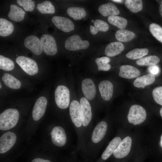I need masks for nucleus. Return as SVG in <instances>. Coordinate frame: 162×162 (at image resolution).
Listing matches in <instances>:
<instances>
[{
	"label": "nucleus",
	"mask_w": 162,
	"mask_h": 162,
	"mask_svg": "<svg viewBox=\"0 0 162 162\" xmlns=\"http://www.w3.org/2000/svg\"><path fill=\"white\" fill-rule=\"evenodd\" d=\"M19 117V112L16 109L5 110L0 115V129L6 130L13 128L17 124Z\"/></svg>",
	"instance_id": "f257e3e1"
},
{
	"label": "nucleus",
	"mask_w": 162,
	"mask_h": 162,
	"mask_svg": "<svg viewBox=\"0 0 162 162\" xmlns=\"http://www.w3.org/2000/svg\"><path fill=\"white\" fill-rule=\"evenodd\" d=\"M146 117V113L145 109L137 104L133 105L130 107L127 117L129 122L134 125L143 122Z\"/></svg>",
	"instance_id": "f03ea898"
},
{
	"label": "nucleus",
	"mask_w": 162,
	"mask_h": 162,
	"mask_svg": "<svg viewBox=\"0 0 162 162\" xmlns=\"http://www.w3.org/2000/svg\"><path fill=\"white\" fill-rule=\"evenodd\" d=\"M55 100L57 106L59 108L64 109L69 106L70 94L69 90L63 85L58 86L55 92Z\"/></svg>",
	"instance_id": "7ed1b4c3"
},
{
	"label": "nucleus",
	"mask_w": 162,
	"mask_h": 162,
	"mask_svg": "<svg viewBox=\"0 0 162 162\" xmlns=\"http://www.w3.org/2000/svg\"><path fill=\"white\" fill-rule=\"evenodd\" d=\"M89 44L88 41L82 40L79 35L76 34L70 37L66 40L64 46L68 50L76 51L86 49Z\"/></svg>",
	"instance_id": "20e7f679"
},
{
	"label": "nucleus",
	"mask_w": 162,
	"mask_h": 162,
	"mask_svg": "<svg viewBox=\"0 0 162 162\" xmlns=\"http://www.w3.org/2000/svg\"><path fill=\"white\" fill-rule=\"evenodd\" d=\"M16 62L21 68L28 74L33 75L38 71V68L36 62L28 57L20 56L16 59Z\"/></svg>",
	"instance_id": "39448f33"
},
{
	"label": "nucleus",
	"mask_w": 162,
	"mask_h": 162,
	"mask_svg": "<svg viewBox=\"0 0 162 162\" xmlns=\"http://www.w3.org/2000/svg\"><path fill=\"white\" fill-rule=\"evenodd\" d=\"M40 40L42 44L43 50L48 55L53 56L57 51L56 41L53 37L48 34L43 35Z\"/></svg>",
	"instance_id": "423d86ee"
},
{
	"label": "nucleus",
	"mask_w": 162,
	"mask_h": 162,
	"mask_svg": "<svg viewBox=\"0 0 162 162\" xmlns=\"http://www.w3.org/2000/svg\"><path fill=\"white\" fill-rule=\"evenodd\" d=\"M16 139L15 134L8 131L3 134L0 138V153L8 151L15 143Z\"/></svg>",
	"instance_id": "0eeeda50"
},
{
	"label": "nucleus",
	"mask_w": 162,
	"mask_h": 162,
	"mask_svg": "<svg viewBox=\"0 0 162 162\" xmlns=\"http://www.w3.org/2000/svg\"><path fill=\"white\" fill-rule=\"evenodd\" d=\"M52 21L57 28L64 32H68L74 29V23L68 18L55 16L52 17Z\"/></svg>",
	"instance_id": "6e6552de"
},
{
	"label": "nucleus",
	"mask_w": 162,
	"mask_h": 162,
	"mask_svg": "<svg viewBox=\"0 0 162 162\" xmlns=\"http://www.w3.org/2000/svg\"><path fill=\"white\" fill-rule=\"evenodd\" d=\"M24 44L26 48L31 50L36 55H39L43 52L41 41L35 36L30 35L26 37L24 40Z\"/></svg>",
	"instance_id": "1a4fd4ad"
},
{
	"label": "nucleus",
	"mask_w": 162,
	"mask_h": 162,
	"mask_svg": "<svg viewBox=\"0 0 162 162\" xmlns=\"http://www.w3.org/2000/svg\"><path fill=\"white\" fill-rule=\"evenodd\" d=\"M69 113L71 120L75 125L77 128L82 124V117L80 104L76 100L71 102L69 108Z\"/></svg>",
	"instance_id": "9d476101"
},
{
	"label": "nucleus",
	"mask_w": 162,
	"mask_h": 162,
	"mask_svg": "<svg viewBox=\"0 0 162 162\" xmlns=\"http://www.w3.org/2000/svg\"><path fill=\"white\" fill-rule=\"evenodd\" d=\"M80 102L82 124L86 127L88 125L92 118L91 108L89 103L85 98H81Z\"/></svg>",
	"instance_id": "9b49d317"
},
{
	"label": "nucleus",
	"mask_w": 162,
	"mask_h": 162,
	"mask_svg": "<svg viewBox=\"0 0 162 162\" xmlns=\"http://www.w3.org/2000/svg\"><path fill=\"white\" fill-rule=\"evenodd\" d=\"M132 145L131 138L128 136L122 141L113 153L114 156L117 158H123L127 156L130 150Z\"/></svg>",
	"instance_id": "f8f14e48"
},
{
	"label": "nucleus",
	"mask_w": 162,
	"mask_h": 162,
	"mask_svg": "<svg viewBox=\"0 0 162 162\" xmlns=\"http://www.w3.org/2000/svg\"><path fill=\"white\" fill-rule=\"evenodd\" d=\"M52 142L56 146H62L66 141L67 137L64 129L59 126H55L52 129L50 133Z\"/></svg>",
	"instance_id": "ddd939ff"
},
{
	"label": "nucleus",
	"mask_w": 162,
	"mask_h": 162,
	"mask_svg": "<svg viewBox=\"0 0 162 162\" xmlns=\"http://www.w3.org/2000/svg\"><path fill=\"white\" fill-rule=\"evenodd\" d=\"M47 104L46 98L41 96L37 100L34 106L32 113L33 119L35 121L39 120L44 114Z\"/></svg>",
	"instance_id": "4468645a"
},
{
	"label": "nucleus",
	"mask_w": 162,
	"mask_h": 162,
	"mask_svg": "<svg viewBox=\"0 0 162 162\" xmlns=\"http://www.w3.org/2000/svg\"><path fill=\"white\" fill-rule=\"evenodd\" d=\"M82 89L86 98L92 100L95 97L96 88L93 81L90 79L87 78L83 80L82 83Z\"/></svg>",
	"instance_id": "2eb2a0df"
},
{
	"label": "nucleus",
	"mask_w": 162,
	"mask_h": 162,
	"mask_svg": "<svg viewBox=\"0 0 162 162\" xmlns=\"http://www.w3.org/2000/svg\"><path fill=\"white\" fill-rule=\"evenodd\" d=\"M119 76L122 78L130 79L138 77L141 74L140 71L132 66L124 65L120 66Z\"/></svg>",
	"instance_id": "dca6fc26"
},
{
	"label": "nucleus",
	"mask_w": 162,
	"mask_h": 162,
	"mask_svg": "<svg viewBox=\"0 0 162 162\" xmlns=\"http://www.w3.org/2000/svg\"><path fill=\"white\" fill-rule=\"evenodd\" d=\"M99 89L102 98L106 101L110 100L112 98L113 92V86L109 81H101L99 85Z\"/></svg>",
	"instance_id": "f3484780"
},
{
	"label": "nucleus",
	"mask_w": 162,
	"mask_h": 162,
	"mask_svg": "<svg viewBox=\"0 0 162 162\" xmlns=\"http://www.w3.org/2000/svg\"><path fill=\"white\" fill-rule=\"evenodd\" d=\"M107 128V124L104 121H102L97 125L92 135V139L93 142L98 143L103 139L106 133Z\"/></svg>",
	"instance_id": "a211bd4d"
},
{
	"label": "nucleus",
	"mask_w": 162,
	"mask_h": 162,
	"mask_svg": "<svg viewBox=\"0 0 162 162\" xmlns=\"http://www.w3.org/2000/svg\"><path fill=\"white\" fill-rule=\"evenodd\" d=\"M124 49V46L121 42H114L110 43L106 46L104 52L107 56L112 57L121 53Z\"/></svg>",
	"instance_id": "6ab92c4d"
},
{
	"label": "nucleus",
	"mask_w": 162,
	"mask_h": 162,
	"mask_svg": "<svg viewBox=\"0 0 162 162\" xmlns=\"http://www.w3.org/2000/svg\"><path fill=\"white\" fill-rule=\"evenodd\" d=\"M100 13L104 16L112 15H117L120 13V11L117 7L111 2L103 4L98 8Z\"/></svg>",
	"instance_id": "aec40b11"
},
{
	"label": "nucleus",
	"mask_w": 162,
	"mask_h": 162,
	"mask_svg": "<svg viewBox=\"0 0 162 162\" xmlns=\"http://www.w3.org/2000/svg\"><path fill=\"white\" fill-rule=\"evenodd\" d=\"M26 14L21 8L14 4H11L8 16L11 20L16 22H20L23 20Z\"/></svg>",
	"instance_id": "412c9836"
},
{
	"label": "nucleus",
	"mask_w": 162,
	"mask_h": 162,
	"mask_svg": "<svg viewBox=\"0 0 162 162\" xmlns=\"http://www.w3.org/2000/svg\"><path fill=\"white\" fill-rule=\"evenodd\" d=\"M155 77L154 75L149 74L137 77L134 82V85L136 87L143 88L153 83Z\"/></svg>",
	"instance_id": "4be33fe9"
},
{
	"label": "nucleus",
	"mask_w": 162,
	"mask_h": 162,
	"mask_svg": "<svg viewBox=\"0 0 162 162\" xmlns=\"http://www.w3.org/2000/svg\"><path fill=\"white\" fill-rule=\"evenodd\" d=\"M121 141V139L119 137L114 138L109 143L105 151L101 155L102 158L104 160L108 159L111 154L113 153Z\"/></svg>",
	"instance_id": "5701e85b"
},
{
	"label": "nucleus",
	"mask_w": 162,
	"mask_h": 162,
	"mask_svg": "<svg viewBox=\"0 0 162 162\" xmlns=\"http://www.w3.org/2000/svg\"><path fill=\"white\" fill-rule=\"evenodd\" d=\"M135 34L133 32L125 29H120L115 33L116 39L119 42H128L135 37Z\"/></svg>",
	"instance_id": "b1692460"
},
{
	"label": "nucleus",
	"mask_w": 162,
	"mask_h": 162,
	"mask_svg": "<svg viewBox=\"0 0 162 162\" xmlns=\"http://www.w3.org/2000/svg\"><path fill=\"white\" fill-rule=\"evenodd\" d=\"M14 30V25L11 22L4 19L0 18V36H8L13 32Z\"/></svg>",
	"instance_id": "393cba45"
},
{
	"label": "nucleus",
	"mask_w": 162,
	"mask_h": 162,
	"mask_svg": "<svg viewBox=\"0 0 162 162\" xmlns=\"http://www.w3.org/2000/svg\"><path fill=\"white\" fill-rule=\"evenodd\" d=\"M94 26H90V29L91 33L93 35H95L99 32H106L109 28L108 24L104 21L97 19L94 20Z\"/></svg>",
	"instance_id": "a878e982"
},
{
	"label": "nucleus",
	"mask_w": 162,
	"mask_h": 162,
	"mask_svg": "<svg viewBox=\"0 0 162 162\" xmlns=\"http://www.w3.org/2000/svg\"><path fill=\"white\" fill-rule=\"evenodd\" d=\"M2 79L6 86L14 89H18L21 87V82L11 75L5 73Z\"/></svg>",
	"instance_id": "bb28decb"
},
{
	"label": "nucleus",
	"mask_w": 162,
	"mask_h": 162,
	"mask_svg": "<svg viewBox=\"0 0 162 162\" xmlns=\"http://www.w3.org/2000/svg\"><path fill=\"white\" fill-rule=\"evenodd\" d=\"M68 14L74 20H80L85 17L86 12L84 8L79 7H71L67 10Z\"/></svg>",
	"instance_id": "cd10ccee"
},
{
	"label": "nucleus",
	"mask_w": 162,
	"mask_h": 162,
	"mask_svg": "<svg viewBox=\"0 0 162 162\" xmlns=\"http://www.w3.org/2000/svg\"><path fill=\"white\" fill-rule=\"evenodd\" d=\"M148 51V49L146 48H136L129 51L126 56L127 58L131 59H139L147 55Z\"/></svg>",
	"instance_id": "c85d7f7f"
},
{
	"label": "nucleus",
	"mask_w": 162,
	"mask_h": 162,
	"mask_svg": "<svg viewBox=\"0 0 162 162\" xmlns=\"http://www.w3.org/2000/svg\"><path fill=\"white\" fill-rule=\"evenodd\" d=\"M107 20L109 23L120 29H123L127 26V20L124 18L116 15L109 16Z\"/></svg>",
	"instance_id": "c756f323"
},
{
	"label": "nucleus",
	"mask_w": 162,
	"mask_h": 162,
	"mask_svg": "<svg viewBox=\"0 0 162 162\" xmlns=\"http://www.w3.org/2000/svg\"><path fill=\"white\" fill-rule=\"evenodd\" d=\"M160 59L156 56H150L138 59L136 63L140 66H152L156 65L160 62Z\"/></svg>",
	"instance_id": "7c9ffc66"
},
{
	"label": "nucleus",
	"mask_w": 162,
	"mask_h": 162,
	"mask_svg": "<svg viewBox=\"0 0 162 162\" xmlns=\"http://www.w3.org/2000/svg\"><path fill=\"white\" fill-rule=\"evenodd\" d=\"M124 4L126 7L133 13H137L142 9L143 3L141 0H126Z\"/></svg>",
	"instance_id": "2f4dec72"
},
{
	"label": "nucleus",
	"mask_w": 162,
	"mask_h": 162,
	"mask_svg": "<svg viewBox=\"0 0 162 162\" xmlns=\"http://www.w3.org/2000/svg\"><path fill=\"white\" fill-rule=\"evenodd\" d=\"M37 8L38 11L43 14H54L55 8L51 2L45 1L38 4Z\"/></svg>",
	"instance_id": "473e14b6"
},
{
	"label": "nucleus",
	"mask_w": 162,
	"mask_h": 162,
	"mask_svg": "<svg viewBox=\"0 0 162 162\" xmlns=\"http://www.w3.org/2000/svg\"><path fill=\"white\" fill-rule=\"evenodd\" d=\"M110 61V58L108 57H102L96 59L95 62L98 66V69L99 70L107 71L111 68L109 64Z\"/></svg>",
	"instance_id": "72a5a7b5"
},
{
	"label": "nucleus",
	"mask_w": 162,
	"mask_h": 162,
	"mask_svg": "<svg viewBox=\"0 0 162 162\" xmlns=\"http://www.w3.org/2000/svg\"><path fill=\"white\" fill-rule=\"evenodd\" d=\"M149 29L152 35L162 43V27L157 24L153 23L149 25Z\"/></svg>",
	"instance_id": "f704fd0d"
},
{
	"label": "nucleus",
	"mask_w": 162,
	"mask_h": 162,
	"mask_svg": "<svg viewBox=\"0 0 162 162\" xmlns=\"http://www.w3.org/2000/svg\"><path fill=\"white\" fill-rule=\"evenodd\" d=\"M14 67L13 62L10 59L0 55V68L5 71H11Z\"/></svg>",
	"instance_id": "c9c22d12"
},
{
	"label": "nucleus",
	"mask_w": 162,
	"mask_h": 162,
	"mask_svg": "<svg viewBox=\"0 0 162 162\" xmlns=\"http://www.w3.org/2000/svg\"><path fill=\"white\" fill-rule=\"evenodd\" d=\"M152 94L155 102L162 106V86L154 88L152 91Z\"/></svg>",
	"instance_id": "e433bc0d"
},
{
	"label": "nucleus",
	"mask_w": 162,
	"mask_h": 162,
	"mask_svg": "<svg viewBox=\"0 0 162 162\" xmlns=\"http://www.w3.org/2000/svg\"><path fill=\"white\" fill-rule=\"evenodd\" d=\"M17 4L20 6L23 7L26 11H31L34 9V4L31 0H17Z\"/></svg>",
	"instance_id": "4c0bfd02"
},
{
	"label": "nucleus",
	"mask_w": 162,
	"mask_h": 162,
	"mask_svg": "<svg viewBox=\"0 0 162 162\" xmlns=\"http://www.w3.org/2000/svg\"><path fill=\"white\" fill-rule=\"evenodd\" d=\"M148 70L150 74L155 75L159 74L160 69L158 66L154 65L150 66L148 68Z\"/></svg>",
	"instance_id": "58836bf2"
},
{
	"label": "nucleus",
	"mask_w": 162,
	"mask_h": 162,
	"mask_svg": "<svg viewBox=\"0 0 162 162\" xmlns=\"http://www.w3.org/2000/svg\"><path fill=\"white\" fill-rule=\"evenodd\" d=\"M31 162H51V161L48 160L43 159L40 158H37L32 160Z\"/></svg>",
	"instance_id": "ea45409f"
},
{
	"label": "nucleus",
	"mask_w": 162,
	"mask_h": 162,
	"mask_svg": "<svg viewBox=\"0 0 162 162\" xmlns=\"http://www.w3.org/2000/svg\"><path fill=\"white\" fill-rule=\"evenodd\" d=\"M159 10L160 14L162 17V3H161L160 5Z\"/></svg>",
	"instance_id": "a19ab883"
},
{
	"label": "nucleus",
	"mask_w": 162,
	"mask_h": 162,
	"mask_svg": "<svg viewBox=\"0 0 162 162\" xmlns=\"http://www.w3.org/2000/svg\"><path fill=\"white\" fill-rule=\"evenodd\" d=\"M160 146L162 147V134L160 136Z\"/></svg>",
	"instance_id": "79ce46f5"
},
{
	"label": "nucleus",
	"mask_w": 162,
	"mask_h": 162,
	"mask_svg": "<svg viewBox=\"0 0 162 162\" xmlns=\"http://www.w3.org/2000/svg\"><path fill=\"white\" fill-rule=\"evenodd\" d=\"M112 1L114 2L119 3L121 2L122 1L120 0H113Z\"/></svg>",
	"instance_id": "37998d69"
},
{
	"label": "nucleus",
	"mask_w": 162,
	"mask_h": 162,
	"mask_svg": "<svg viewBox=\"0 0 162 162\" xmlns=\"http://www.w3.org/2000/svg\"><path fill=\"white\" fill-rule=\"evenodd\" d=\"M160 115L162 117V107L160 109Z\"/></svg>",
	"instance_id": "c03bdc74"
},
{
	"label": "nucleus",
	"mask_w": 162,
	"mask_h": 162,
	"mask_svg": "<svg viewBox=\"0 0 162 162\" xmlns=\"http://www.w3.org/2000/svg\"><path fill=\"white\" fill-rule=\"evenodd\" d=\"M0 88H2V84L1 83H0Z\"/></svg>",
	"instance_id": "a18cd8bd"
},
{
	"label": "nucleus",
	"mask_w": 162,
	"mask_h": 162,
	"mask_svg": "<svg viewBox=\"0 0 162 162\" xmlns=\"http://www.w3.org/2000/svg\"><path fill=\"white\" fill-rule=\"evenodd\" d=\"M92 22H93V23H94V21L93 20H92Z\"/></svg>",
	"instance_id": "49530a36"
}]
</instances>
